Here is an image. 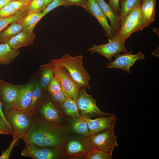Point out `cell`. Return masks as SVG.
Returning a JSON list of instances; mask_svg holds the SVG:
<instances>
[{
  "instance_id": "1",
  "label": "cell",
  "mask_w": 159,
  "mask_h": 159,
  "mask_svg": "<svg viewBox=\"0 0 159 159\" xmlns=\"http://www.w3.org/2000/svg\"><path fill=\"white\" fill-rule=\"evenodd\" d=\"M57 124L49 122L40 117L33 118L31 126L24 140L26 145L59 148L64 143L65 131Z\"/></svg>"
},
{
  "instance_id": "2",
  "label": "cell",
  "mask_w": 159,
  "mask_h": 159,
  "mask_svg": "<svg viewBox=\"0 0 159 159\" xmlns=\"http://www.w3.org/2000/svg\"><path fill=\"white\" fill-rule=\"evenodd\" d=\"M82 58L81 55L72 57L65 54L60 58L51 59L50 62L65 68L72 79L80 87L90 89L89 82L90 77L83 67Z\"/></svg>"
},
{
  "instance_id": "3",
  "label": "cell",
  "mask_w": 159,
  "mask_h": 159,
  "mask_svg": "<svg viewBox=\"0 0 159 159\" xmlns=\"http://www.w3.org/2000/svg\"><path fill=\"white\" fill-rule=\"evenodd\" d=\"M4 114L13 129L14 135L24 140L31 126L34 114L29 111L14 108L5 111Z\"/></svg>"
},
{
  "instance_id": "4",
  "label": "cell",
  "mask_w": 159,
  "mask_h": 159,
  "mask_svg": "<svg viewBox=\"0 0 159 159\" xmlns=\"http://www.w3.org/2000/svg\"><path fill=\"white\" fill-rule=\"evenodd\" d=\"M140 6L135 8L121 21L120 27L115 37L122 42L125 43L132 33L149 26L143 18Z\"/></svg>"
},
{
  "instance_id": "5",
  "label": "cell",
  "mask_w": 159,
  "mask_h": 159,
  "mask_svg": "<svg viewBox=\"0 0 159 159\" xmlns=\"http://www.w3.org/2000/svg\"><path fill=\"white\" fill-rule=\"evenodd\" d=\"M41 67L42 69L47 68L52 69L54 75L59 81L65 96L75 101L81 87L72 79L65 68L54 65L51 62L41 66Z\"/></svg>"
},
{
  "instance_id": "6",
  "label": "cell",
  "mask_w": 159,
  "mask_h": 159,
  "mask_svg": "<svg viewBox=\"0 0 159 159\" xmlns=\"http://www.w3.org/2000/svg\"><path fill=\"white\" fill-rule=\"evenodd\" d=\"M114 128L88 137L87 142L91 149H96L112 153L115 148L118 146Z\"/></svg>"
},
{
  "instance_id": "7",
  "label": "cell",
  "mask_w": 159,
  "mask_h": 159,
  "mask_svg": "<svg viewBox=\"0 0 159 159\" xmlns=\"http://www.w3.org/2000/svg\"><path fill=\"white\" fill-rule=\"evenodd\" d=\"M75 101L83 117H88L90 115L106 116L111 114L102 111L96 104V100L88 94L85 88L80 90Z\"/></svg>"
},
{
  "instance_id": "8",
  "label": "cell",
  "mask_w": 159,
  "mask_h": 159,
  "mask_svg": "<svg viewBox=\"0 0 159 159\" xmlns=\"http://www.w3.org/2000/svg\"><path fill=\"white\" fill-rule=\"evenodd\" d=\"M88 50L91 54L97 52L103 57L107 58L109 62L112 61V57L121 52H125L127 50L125 43L122 42L114 37L109 39V42L105 44L98 46L94 44Z\"/></svg>"
},
{
  "instance_id": "9",
  "label": "cell",
  "mask_w": 159,
  "mask_h": 159,
  "mask_svg": "<svg viewBox=\"0 0 159 159\" xmlns=\"http://www.w3.org/2000/svg\"><path fill=\"white\" fill-rule=\"evenodd\" d=\"M22 85L11 84L0 79V99L5 111L13 108Z\"/></svg>"
},
{
  "instance_id": "10",
  "label": "cell",
  "mask_w": 159,
  "mask_h": 159,
  "mask_svg": "<svg viewBox=\"0 0 159 159\" xmlns=\"http://www.w3.org/2000/svg\"><path fill=\"white\" fill-rule=\"evenodd\" d=\"M115 59L111 61L106 66L108 68L121 69L125 70L127 73L131 74L130 67L138 59H145V55L140 51L137 54H133L132 52H123L122 54L118 53L114 56Z\"/></svg>"
},
{
  "instance_id": "11",
  "label": "cell",
  "mask_w": 159,
  "mask_h": 159,
  "mask_svg": "<svg viewBox=\"0 0 159 159\" xmlns=\"http://www.w3.org/2000/svg\"><path fill=\"white\" fill-rule=\"evenodd\" d=\"M86 122L90 136L114 127L117 123V117L114 114L92 119L82 116Z\"/></svg>"
},
{
  "instance_id": "12",
  "label": "cell",
  "mask_w": 159,
  "mask_h": 159,
  "mask_svg": "<svg viewBox=\"0 0 159 159\" xmlns=\"http://www.w3.org/2000/svg\"><path fill=\"white\" fill-rule=\"evenodd\" d=\"M56 149L51 147H39L34 145H26L21 155L34 159H54L58 158L59 154Z\"/></svg>"
},
{
  "instance_id": "13",
  "label": "cell",
  "mask_w": 159,
  "mask_h": 159,
  "mask_svg": "<svg viewBox=\"0 0 159 159\" xmlns=\"http://www.w3.org/2000/svg\"><path fill=\"white\" fill-rule=\"evenodd\" d=\"M85 10L97 19L102 26L109 39H112L115 36L116 32L108 24L107 18L96 0H87Z\"/></svg>"
},
{
  "instance_id": "14",
  "label": "cell",
  "mask_w": 159,
  "mask_h": 159,
  "mask_svg": "<svg viewBox=\"0 0 159 159\" xmlns=\"http://www.w3.org/2000/svg\"><path fill=\"white\" fill-rule=\"evenodd\" d=\"M35 85L34 83L32 82L22 85L12 108L24 111H29L32 93Z\"/></svg>"
},
{
  "instance_id": "15",
  "label": "cell",
  "mask_w": 159,
  "mask_h": 159,
  "mask_svg": "<svg viewBox=\"0 0 159 159\" xmlns=\"http://www.w3.org/2000/svg\"><path fill=\"white\" fill-rule=\"evenodd\" d=\"M35 37V35L33 31L26 32L22 30L6 43L13 49H19L22 47L31 45Z\"/></svg>"
},
{
  "instance_id": "16",
  "label": "cell",
  "mask_w": 159,
  "mask_h": 159,
  "mask_svg": "<svg viewBox=\"0 0 159 159\" xmlns=\"http://www.w3.org/2000/svg\"><path fill=\"white\" fill-rule=\"evenodd\" d=\"M103 13L110 22V26L116 33L119 30L121 23L120 17L115 14L110 5L104 0H96Z\"/></svg>"
},
{
  "instance_id": "17",
  "label": "cell",
  "mask_w": 159,
  "mask_h": 159,
  "mask_svg": "<svg viewBox=\"0 0 159 159\" xmlns=\"http://www.w3.org/2000/svg\"><path fill=\"white\" fill-rule=\"evenodd\" d=\"M40 112L47 122L57 124L60 123L61 118L59 113L52 103L48 102L44 104L41 107Z\"/></svg>"
},
{
  "instance_id": "18",
  "label": "cell",
  "mask_w": 159,
  "mask_h": 159,
  "mask_svg": "<svg viewBox=\"0 0 159 159\" xmlns=\"http://www.w3.org/2000/svg\"><path fill=\"white\" fill-rule=\"evenodd\" d=\"M156 0H141L140 6L141 14L144 20L148 25L154 21L155 15Z\"/></svg>"
},
{
  "instance_id": "19",
  "label": "cell",
  "mask_w": 159,
  "mask_h": 159,
  "mask_svg": "<svg viewBox=\"0 0 159 159\" xmlns=\"http://www.w3.org/2000/svg\"><path fill=\"white\" fill-rule=\"evenodd\" d=\"M20 54L19 49H14L6 43L0 44V64H9Z\"/></svg>"
},
{
  "instance_id": "20",
  "label": "cell",
  "mask_w": 159,
  "mask_h": 159,
  "mask_svg": "<svg viewBox=\"0 0 159 159\" xmlns=\"http://www.w3.org/2000/svg\"><path fill=\"white\" fill-rule=\"evenodd\" d=\"M42 10L28 12L20 21L23 27V31L33 32L35 26L40 20V16Z\"/></svg>"
},
{
  "instance_id": "21",
  "label": "cell",
  "mask_w": 159,
  "mask_h": 159,
  "mask_svg": "<svg viewBox=\"0 0 159 159\" xmlns=\"http://www.w3.org/2000/svg\"><path fill=\"white\" fill-rule=\"evenodd\" d=\"M20 21L12 23L0 32V44L6 43L23 30Z\"/></svg>"
},
{
  "instance_id": "22",
  "label": "cell",
  "mask_w": 159,
  "mask_h": 159,
  "mask_svg": "<svg viewBox=\"0 0 159 159\" xmlns=\"http://www.w3.org/2000/svg\"><path fill=\"white\" fill-rule=\"evenodd\" d=\"M91 150L81 141L76 140L69 141L67 145L66 152L69 155L82 154L88 152Z\"/></svg>"
},
{
  "instance_id": "23",
  "label": "cell",
  "mask_w": 159,
  "mask_h": 159,
  "mask_svg": "<svg viewBox=\"0 0 159 159\" xmlns=\"http://www.w3.org/2000/svg\"><path fill=\"white\" fill-rule=\"evenodd\" d=\"M141 0H121L119 16L121 21L133 9L140 5Z\"/></svg>"
},
{
  "instance_id": "24",
  "label": "cell",
  "mask_w": 159,
  "mask_h": 159,
  "mask_svg": "<svg viewBox=\"0 0 159 159\" xmlns=\"http://www.w3.org/2000/svg\"><path fill=\"white\" fill-rule=\"evenodd\" d=\"M66 113L73 118H79L82 117L79 114V110L75 100L67 97L61 103Z\"/></svg>"
},
{
  "instance_id": "25",
  "label": "cell",
  "mask_w": 159,
  "mask_h": 159,
  "mask_svg": "<svg viewBox=\"0 0 159 159\" xmlns=\"http://www.w3.org/2000/svg\"><path fill=\"white\" fill-rule=\"evenodd\" d=\"M72 129L74 132L89 137L90 136L87 124L82 117L73 118L71 124Z\"/></svg>"
},
{
  "instance_id": "26",
  "label": "cell",
  "mask_w": 159,
  "mask_h": 159,
  "mask_svg": "<svg viewBox=\"0 0 159 159\" xmlns=\"http://www.w3.org/2000/svg\"><path fill=\"white\" fill-rule=\"evenodd\" d=\"M28 13L26 10H23L10 16L0 18V32L12 23L21 20Z\"/></svg>"
},
{
  "instance_id": "27",
  "label": "cell",
  "mask_w": 159,
  "mask_h": 159,
  "mask_svg": "<svg viewBox=\"0 0 159 159\" xmlns=\"http://www.w3.org/2000/svg\"><path fill=\"white\" fill-rule=\"evenodd\" d=\"M42 91L40 85H35L32 95L31 101L29 111L34 115L41 97Z\"/></svg>"
},
{
  "instance_id": "28",
  "label": "cell",
  "mask_w": 159,
  "mask_h": 159,
  "mask_svg": "<svg viewBox=\"0 0 159 159\" xmlns=\"http://www.w3.org/2000/svg\"><path fill=\"white\" fill-rule=\"evenodd\" d=\"M112 153L101 150L92 149L85 154L87 159H111Z\"/></svg>"
},
{
  "instance_id": "29",
  "label": "cell",
  "mask_w": 159,
  "mask_h": 159,
  "mask_svg": "<svg viewBox=\"0 0 159 159\" xmlns=\"http://www.w3.org/2000/svg\"><path fill=\"white\" fill-rule=\"evenodd\" d=\"M43 72L41 77L40 85L42 87L45 88L48 85L54 76L53 71L50 69L43 68Z\"/></svg>"
},
{
  "instance_id": "30",
  "label": "cell",
  "mask_w": 159,
  "mask_h": 159,
  "mask_svg": "<svg viewBox=\"0 0 159 159\" xmlns=\"http://www.w3.org/2000/svg\"><path fill=\"white\" fill-rule=\"evenodd\" d=\"M44 5V0H31L26 5L25 10L28 12L42 10Z\"/></svg>"
},
{
  "instance_id": "31",
  "label": "cell",
  "mask_w": 159,
  "mask_h": 159,
  "mask_svg": "<svg viewBox=\"0 0 159 159\" xmlns=\"http://www.w3.org/2000/svg\"><path fill=\"white\" fill-rule=\"evenodd\" d=\"M61 6H63L62 0H53L42 10L40 16V20L48 13Z\"/></svg>"
},
{
  "instance_id": "32",
  "label": "cell",
  "mask_w": 159,
  "mask_h": 159,
  "mask_svg": "<svg viewBox=\"0 0 159 159\" xmlns=\"http://www.w3.org/2000/svg\"><path fill=\"white\" fill-rule=\"evenodd\" d=\"M47 89L50 94L62 90L59 81L54 75L47 86Z\"/></svg>"
},
{
  "instance_id": "33",
  "label": "cell",
  "mask_w": 159,
  "mask_h": 159,
  "mask_svg": "<svg viewBox=\"0 0 159 159\" xmlns=\"http://www.w3.org/2000/svg\"><path fill=\"white\" fill-rule=\"evenodd\" d=\"M29 2L18 0H13L10 1L8 4L13 9L19 11L25 10L26 6Z\"/></svg>"
},
{
  "instance_id": "34",
  "label": "cell",
  "mask_w": 159,
  "mask_h": 159,
  "mask_svg": "<svg viewBox=\"0 0 159 159\" xmlns=\"http://www.w3.org/2000/svg\"><path fill=\"white\" fill-rule=\"evenodd\" d=\"M19 138L14 135L13 139L9 145L5 150L2 152V154L0 156V159H8L9 158L11 151L15 145L16 143Z\"/></svg>"
},
{
  "instance_id": "35",
  "label": "cell",
  "mask_w": 159,
  "mask_h": 159,
  "mask_svg": "<svg viewBox=\"0 0 159 159\" xmlns=\"http://www.w3.org/2000/svg\"><path fill=\"white\" fill-rule=\"evenodd\" d=\"M19 11L12 8L8 4L0 9V18L10 16L15 14Z\"/></svg>"
},
{
  "instance_id": "36",
  "label": "cell",
  "mask_w": 159,
  "mask_h": 159,
  "mask_svg": "<svg viewBox=\"0 0 159 159\" xmlns=\"http://www.w3.org/2000/svg\"><path fill=\"white\" fill-rule=\"evenodd\" d=\"M87 0H62L63 6L65 7L72 5L80 6L85 9Z\"/></svg>"
},
{
  "instance_id": "37",
  "label": "cell",
  "mask_w": 159,
  "mask_h": 159,
  "mask_svg": "<svg viewBox=\"0 0 159 159\" xmlns=\"http://www.w3.org/2000/svg\"><path fill=\"white\" fill-rule=\"evenodd\" d=\"M14 134L13 129L9 127L0 118V135H10L13 136Z\"/></svg>"
},
{
  "instance_id": "38",
  "label": "cell",
  "mask_w": 159,
  "mask_h": 159,
  "mask_svg": "<svg viewBox=\"0 0 159 159\" xmlns=\"http://www.w3.org/2000/svg\"><path fill=\"white\" fill-rule=\"evenodd\" d=\"M54 100L60 103L63 102L67 98L62 90L58 91L51 94Z\"/></svg>"
},
{
  "instance_id": "39",
  "label": "cell",
  "mask_w": 159,
  "mask_h": 159,
  "mask_svg": "<svg viewBox=\"0 0 159 159\" xmlns=\"http://www.w3.org/2000/svg\"><path fill=\"white\" fill-rule=\"evenodd\" d=\"M109 4L112 8L115 13L117 15L119 16L120 9L119 5L120 0H109Z\"/></svg>"
},
{
  "instance_id": "40",
  "label": "cell",
  "mask_w": 159,
  "mask_h": 159,
  "mask_svg": "<svg viewBox=\"0 0 159 159\" xmlns=\"http://www.w3.org/2000/svg\"><path fill=\"white\" fill-rule=\"evenodd\" d=\"M2 108V105L0 99V118L9 127L12 128L10 123L6 118Z\"/></svg>"
},
{
  "instance_id": "41",
  "label": "cell",
  "mask_w": 159,
  "mask_h": 159,
  "mask_svg": "<svg viewBox=\"0 0 159 159\" xmlns=\"http://www.w3.org/2000/svg\"><path fill=\"white\" fill-rule=\"evenodd\" d=\"M10 1L8 0H0V9L8 5Z\"/></svg>"
},
{
  "instance_id": "42",
  "label": "cell",
  "mask_w": 159,
  "mask_h": 159,
  "mask_svg": "<svg viewBox=\"0 0 159 159\" xmlns=\"http://www.w3.org/2000/svg\"><path fill=\"white\" fill-rule=\"evenodd\" d=\"M53 0H44V9Z\"/></svg>"
},
{
  "instance_id": "43",
  "label": "cell",
  "mask_w": 159,
  "mask_h": 159,
  "mask_svg": "<svg viewBox=\"0 0 159 159\" xmlns=\"http://www.w3.org/2000/svg\"><path fill=\"white\" fill-rule=\"evenodd\" d=\"M20 0L22 1H29L31 0Z\"/></svg>"
},
{
  "instance_id": "44",
  "label": "cell",
  "mask_w": 159,
  "mask_h": 159,
  "mask_svg": "<svg viewBox=\"0 0 159 159\" xmlns=\"http://www.w3.org/2000/svg\"><path fill=\"white\" fill-rule=\"evenodd\" d=\"M9 0V1H11V0Z\"/></svg>"
}]
</instances>
